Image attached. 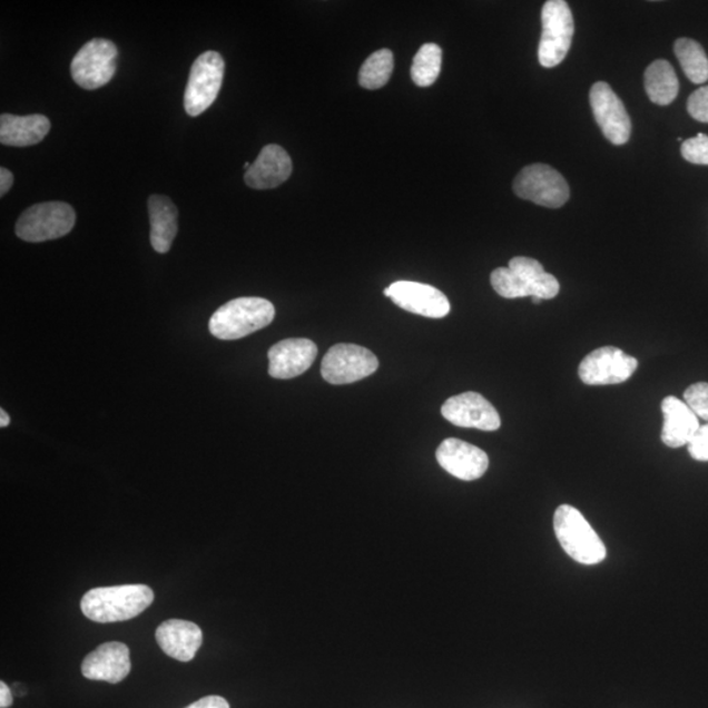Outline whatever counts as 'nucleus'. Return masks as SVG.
<instances>
[{
    "label": "nucleus",
    "instance_id": "1",
    "mask_svg": "<svg viewBox=\"0 0 708 708\" xmlns=\"http://www.w3.org/2000/svg\"><path fill=\"white\" fill-rule=\"evenodd\" d=\"M154 602V592L144 584L95 588L83 596L80 608L94 622L129 621L144 613Z\"/></svg>",
    "mask_w": 708,
    "mask_h": 708
},
{
    "label": "nucleus",
    "instance_id": "2",
    "mask_svg": "<svg viewBox=\"0 0 708 708\" xmlns=\"http://www.w3.org/2000/svg\"><path fill=\"white\" fill-rule=\"evenodd\" d=\"M491 284L500 297L507 299H552L560 291L558 279L545 272L540 262L523 256L513 257L508 268L493 271Z\"/></svg>",
    "mask_w": 708,
    "mask_h": 708
},
{
    "label": "nucleus",
    "instance_id": "3",
    "mask_svg": "<svg viewBox=\"0 0 708 708\" xmlns=\"http://www.w3.org/2000/svg\"><path fill=\"white\" fill-rule=\"evenodd\" d=\"M272 302L257 297L236 298L227 302L213 314L209 330L220 341H238L254 332L268 327L275 319Z\"/></svg>",
    "mask_w": 708,
    "mask_h": 708
},
{
    "label": "nucleus",
    "instance_id": "4",
    "mask_svg": "<svg viewBox=\"0 0 708 708\" xmlns=\"http://www.w3.org/2000/svg\"><path fill=\"white\" fill-rule=\"evenodd\" d=\"M554 530L562 549L577 562L594 566L607 558L601 538L577 508L560 505L554 514Z\"/></svg>",
    "mask_w": 708,
    "mask_h": 708
},
{
    "label": "nucleus",
    "instance_id": "5",
    "mask_svg": "<svg viewBox=\"0 0 708 708\" xmlns=\"http://www.w3.org/2000/svg\"><path fill=\"white\" fill-rule=\"evenodd\" d=\"M77 214L66 203H41L31 206L18 219L14 233L21 240L40 243L68 235L76 226Z\"/></svg>",
    "mask_w": 708,
    "mask_h": 708
},
{
    "label": "nucleus",
    "instance_id": "6",
    "mask_svg": "<svg viewBox=\"0 0 708 708\" xmlns=\"http://www.w3.org/2000/svg\"><path fill=\"white\" fill-rule=\"evenodd\" d=\"M574 33L572 11L564 0H549L542 9V36L538 61L545 69L562 63L570 51Z\"/></svg>",
    "mask_w": 708,
    "mask_h": 708
},
{
    "label": "nucleus",
    "instance_id": "7",
    "mask_svg": "<svg viewBox=\"0 0 708 708\" xmlns=\"http://www.w3.org/2000/svg\"><path fill=\"white\" fill-rule=\"evenodd\" d=\"M224 77L225 61L217 51H205L196 59L184 94V108L189 116H200L216 101Z\"/></svg>",
    "mask_w": 708,
    "mask_h": 708
},
{
    "label": "nucleus",
    "instance_id": "8",
    "mask_svg": "<svg viewBox=\"0 0 708 708\" xmlns=\"http://www.w3.org/2000/svg\"><path fill=\"white\" fill-rule=\"evenodd\" d=\"M118 49L107 39H94L79 49L71 62L73 82L85 90H98L112 80L117 70Z\"/></svg>",
    "mask_w": 708,
    "mask_h": 708
},
{
    "label": "nucleus",
    "instance_id": "9",
    "mask_svg": "<svg viewBox=\"0 0 708 708\" xmlns=\"http://www.w3.org/2000/svg\"><path fill=\"white\" fill-rule=\"evenodd\" d=\"M513 189L522 200L544 208H562L570 200V187L564 177L548 165L537 164L523 168L514 179Z\"/></svg>",
    "mask_w": 708,
    "mask_h": 708
},
{
    "label": "nucleus",
    "instance_id": "10",
    "mask_svg": "<svg viewBox=\"0 0 708 708\" xmlns=\"http://www.w3.org/2000/svg\"><path fill=\"white\" fill-rule=\"evenodd\" d=\"M380 366L375 354L356 344H336L322 361L323 378L331 385H348L377 372Z\"/></svg>",
    "mask_w": 708,
    "mask_h": 708
},
{
    "label": "nucleus",
    "instance_id": "11",
    "mask_svg": "<svg viewBox=\"0 0 708 708\" xmlns=\"http://www.w3.org/2000/svg\"><path fill=\"white\" fill-rule=\"evenodd\" d=\"M638 366L636 357L617 346H602L581 361L579 377L589 386L618 385L630 380Z\"/></svg>",
    "mask_w": 708,
    "mask_h": 708
},
{
    "label": "nucleus",
    "instance_id": "12",
    "mask_svg": "<svg viewBox=\"0 0 708 708\" xmlns=\"http://www.w3.org/2000/svg\"><path fill=\"white\" fill-rule=\"evenodd\" d=\"M590 107L604 138L613 145L629 142L631 120L621 99L604 82H597L590 88Z\"/></svg>",
    "mask_w": 708,
    "mask_h": 708
},
{
    "label": "nucleus",
    "instance_id": "13",
    "mask_svg": "<svg viewBox=\"0 0 708 708\" xmlns=\"http://www.w3.org/2000/svg\"><path fill=\"white\" fill-rule=\"evenodd\" d=\"M383 294L405 312L423 315L425 318L441 319L450 313L446 295L431 285L397 282L386 287Z\"/></svg>",
    "mask_w": 708,
    "mask_h": 708
},
{
    "label": "nucleus",
    "instance_id": "14",
    "mask_svg": "<svg viewBox=\"0 0 708 708\" xmlns=\"http://www.w3.org/2000/svg\"><path fill=\"white\" fill-rule=\"evenodd\" d=\"M449 423L461 427H475L493 432L501 426L499 412L485 397L478 393H463L450 397L441 409Z\"/></svg>",
    "mask_w": 708,
    "mask_h": 708
},
{
    "label": "nucleus",
    "instance_id": "15",
    "mask_svg": "<svg viewBox=\"0 0 708 708\" xmlns=\"http://www.w3.org/2000/svg\"><path fill=\"white\" fill-rule=\"evenodd\" d=\"M436 459L440 466L450 475L464 482L482 478L490 466L489 455L482 449L459 439L442 441L436 452Z\"/></svg>",
    "mask_w": 708,
    "mask_h": 708
},
{
    "label": "nucleus",
    "instance_id": "16",
    "mask_svg": "<svg viewBox=\"0 0 708 708\" xmlns=\"http://www.w3.org/2000/svg\"><path fill=\"white\" fill-rule=\"evenodd\" d=\"M318 356V346L308 338H286L268 352L269 375L277 380H292L304 374Z\"/></svg>",
    "mask_w": 708,
    "mask_h": 708
},
{
    "label": "nucleus",
    "instance_id": "17",
    "mask_svg": "<svg viewBox=\"0 0 708 708\" xmlns=\"http://www.w3.org/2000/svg\"><path fill=\"white\" fill-rule=\"evenodd\" d=\"M130 651L120 641H109L86 656L82 663V675L92 681L118 684L130 673Z\"/></svg>",
    "mask_w": 708,
    "mask_h": 708
},
{
    "label": "nucleus",
    "instance_id": "18",
    "mask_svg": "<svg viewBox=\"0 0 708 708\" xmlns=\"http://www.w3.org/2000/svg\"><path fill=\"white\" fill-rule=\"evenodd\" d=\"M292 171V158L284 147L267 145L246 171L245 181L254 189L277 188L289 179Z\"/></svg>",
    "mask_w": 708,
    "mask_h": 708
},
{
    "label": "nucleus",
    "instance_id": "19",
    "mask_svg": "<svg viewBox=\"0 0 708 708\" xmlns=\"http://www.w3.org/2000/svg\"><path fill=\"white\" fill-rule=\"evenodd\" d=\"M155 637L161 651L181 662L195 659L204 639L200 627L183 619H169L161 623Z\"/></svg>",
    "mask_w": 708,
    "mask_h": 708
},
{
    "label": "nucleus",
    "instance_id": "20",
    "mask_svg": "<svg viewBox=\"0 0 708 708\" xmlns=\"http://www.w3.org/2000/svg\"><path fill=\"white\" fill-rule=\"evenodd\" d=\"M663 425L661 440L669 448L689 445L699 430V420L689 405L676 396H667L661 403Z\"/></svg>",
    "mask_w": 708,
    "mask_h": 708
},
{
    "label": "nucleus",
    "instance_id": "21",
    "mask_svg": "<svg viewBox=\"0 0 708 708\" xmlns=\"http://www.w3.org/2000/svg\"><path fill=\"white\" fill-rule=\"evenodd\" d=\"M49 131L50 121L47 116H0V142L7 146L26 147L40 144Z\"/></svg>",
    "mask_w": 708,
    "mask_h": 708
},
{
    "label": "nucleus",
    "instance_id": "22",
    "mask_svg": "<svg viewBox=\"0 0 708 708\" xmlns=\"http://www.w3.org/2000/svg\"><path fill=\"white\" fill-rule=\"evenodd\" d=\"M149 216L151 246L158 254H167L173 247L177 230H179V226H177L179 212H177L171 198L164 195H153L149 198Z\"/></svg>",
    "mask_w": 708,
    "mask_h": 708
},
{
    "label": "nucleus",
    "instance_id": "23",
    "mask_svg": "<svg viewBox=\"0 0 708 708\" xmlns=\"http://www.w3.org/2000/svg\"><path fill=\"white\" fill-rule=\"evenodd\" d=\"M646 92L649 100L658 106H669L677 98L680 83L673 66L666 59H658L648 66L645 73Z\"/></svg>",
    "mask_w": 708,
    "mask_h": 708
},
{
    "label": "nucleus",
    "instance_id": "24",
    "mask_svg": "<svg viewBox=\"0 0 708 708\" xmlns=\"http://www.w3.org/2000/svg\"><path fill=\"white\" fill-rule=\"evenodd\" d=\"M675 55L691 83L704 85L707 82L708 58L700 43L682 37L675 42Z\"/></svg>",
    "mask_w": 708,
    "mask_h": 708
},
{
    "label": "nucleus",
    "instance_id": "25",
    "mask_svg": "<svg viewBox=\"0 0 708 708\" xmlns=\"http://www.w3.org/2000/svg\"><path fill=\"white\" fill-rule=\"evenodd\" d=\"M394 70V55L390 49H381L368 57L358 73V83L365 90L385 87Z\"/></svg>",
    "mask_w": 708,
    "mask_h": 708
},
{
    "label": "nucleus",
    "instance_id": "26",
    "mask_svg": "<svg viewBox=\"0 0 708 708\" xmlns=\"http://www.w3.org/2000/svg\"><path fill=\"white\" fill-rule=\"evenodd\" d=\"M442 63V50L437 43H425L413 58L411 78L419 87H430L436 82Z\"/></svg>",
    "mask_w": 708,
    "mask_h": 708
},
{
    "label": "nucleus",
    "instance_id": "27",
    "mask_svg": "<svg viewBox=\"0 0 708 708\" xmlns=\"http://www.w3.org/2000/svg\"><path fill=\"white\" fill-rule=\"evenodd\" d=\"M684 397L696 416L708 422V383L699 382L691 385L685 391Z\"/></svg>",
    "mask_w": 708,
    "mask_h": 708
},
{
    "label": "nucleus",
    "instance_id": "28",
    "mask_svg": "<svg viewBox=\"0 0 708 708\" xmlns=\"http://www.w3.org/2000/svg\"><path fill=\"white\" fill-rule=\"evenodd\" d=\"M681 154L692 165L708 166V136L700 132L695 138L686 139L681 146Z\"/></svg>",
    "mask_w": 708,
    "mask_h": 708
},
{
    "label": "nucleus",
    "instance_id": "29",
    "mask_svg": "<svg viewBox=\"0 0 708 708\" xmlns=\"http://www.w3.org/2000/svg\"><path fill=\"white\" fill-rule=\"evenodd\" d=\"M688 112L695 120L708 124V86L690 95Z\"/></svg>",
    "mask_w": 708,
    "mask_h": 708
},
{
    "label": "nucleus",
    "instance_id": "30",
    "mask_svg": "<svg viewBox=\"0 0 708 708\" xmlns=\"http://www.w3.org/2000/svg\"><path fill=\"white\" fill-rule=\"evenodd\" d=\"M688 446L691 459L708 462V424L699 426Z\"/></svg>",
    "mask_w": 708,
    "mask_h": 708
},
{
    "label": "nucleus",
    "instance_id": "31",
    "mask_svg": "<svg viewBox=\"0 0 708 708\" xmlns=\"http://www.w3.org/2000/svg\"><path fill=\"white\" fill-rule=\"evenodd\" d=\"M186 708H230L227 700L219 696H208L198 699L197 702L189 705Z\"/></svg>",
    "mask_w": 708,
    "mask_h": 708
},
{
    "label": "nucleus",
    "instance_id": "32",
    "mask_svg": "<svg viewBox=\"0 0 708 708\" xmlns=\"http://www.w3.org/2000/svg\"><path fill=\"white\" fill-rule=\"evenodd\" d=\"M13 184V175L10 169L4 167L0 168V196H4L9 191Z\"/></svg>",
    "mask_w": 708,
    "mask_h": 708
},
{
    "label": "nucleus",
    "instance_id": "33",
    "mask_svg": "<svg viewBox=\"0 0 708 708\" xmlns=\"http://www.w3.org/2000/svg\"><path fill=\"white\" fill-rule=\"evenodd\" d=\"M12 702L13 698L9 686H7L3 681L0 682V707L9 708L12 706Z\"/></svg>",
    "mask_w": 708,
    "mask_h": 708
},
{
    "label": "nucleus",
    "instance_id": "34",
    "mask_svg": "<svg viewBox=\"0 0 708 708\" xmlns=\"http://www.w3.org/2000/svg\"><path fill=\"white\" fill-rule=\"evenodd\" d=\"M10 425V416L3 409L0 410V426L6 427Z\"/></svg>",
    "mask_w": 708,
    "mask_h": 708
}]
</instances>
